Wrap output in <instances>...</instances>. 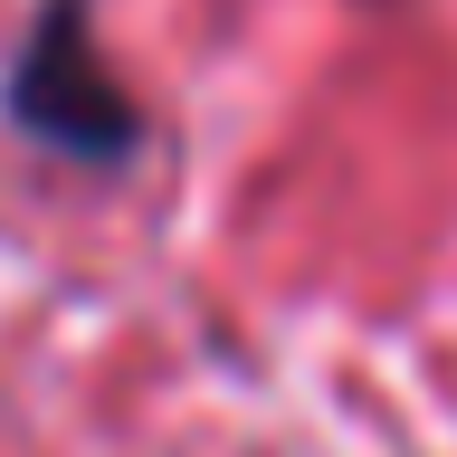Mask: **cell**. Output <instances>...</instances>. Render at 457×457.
I'll use <instances>...</instances> for the list:
<instances>
[{"label":"cell","mask_w":457,"mask_h":457,"mask_svg":"<svg viewBox=\"0 0 457 457\" xmlns=\"http://www.w3.org/2000/svg\"><path fill=\"white\" fill-rule=\"evenodd\" d=\"M0 124L29 153L96 171V181H114L153 153V114L114 67L96 0H29L20 38L0 48Z\"/></svg>","instance_id":"obj_1"}]
</instances>
